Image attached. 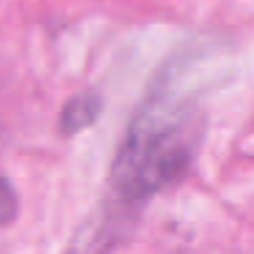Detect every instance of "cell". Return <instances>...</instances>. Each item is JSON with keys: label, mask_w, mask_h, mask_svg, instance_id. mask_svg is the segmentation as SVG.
<instances>
[{"label": "cell", "mask_w": 254, "mask_h": 254, "mask_svg": "<svg viewBox=\"0 0 254 254\" xmlns=\"http://www.w3.org/2000/svg\"><path fill=\"white\" fill-rule=\"evenodd\" d=\"M197 131L181 110H170L159 99L137 112L112 164L110 186L123 205H137L175 183L191 161Z\"/></svg>", "instance_id": "1"}, {"label": "cell", "mask_w": 254, "mask_h": 254, "mask_svg": "<svg viewBox=\"0 0 254 254\" xmlns=\"http://www.w3.org/2000/svg\"><path fill=\"white\" fill-rule=\"evenodd\" d=\"M101 112V99L93 90H85V93H77L66 101L61 112V134L63 137H74V134L85 131L88 126H93L96 118Z\"/></svg>", "instance_id": "2"}, {"label": "cell", "mask_w": 254, "mask_h": 254, "mask_svg": "<svg viewBox=\"0 0 254 254\" xmlns=\"http://www.w3.org/2000/svg\"><path fill=\"white\" fill-rule=\"evenodd\" d=\"M19 213V197L14 191V186L6 181V178H0V227H8Z\"/></svg>", "instance_id": "3"}]
</instances>
